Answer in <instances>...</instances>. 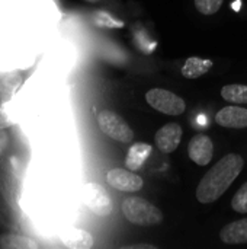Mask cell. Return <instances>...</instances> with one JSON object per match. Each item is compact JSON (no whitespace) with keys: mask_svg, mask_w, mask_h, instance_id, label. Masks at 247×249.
I'll return each mask as SVG.
<instances>
[{"mask_svg":"<svg viewBox=\"0 0 247 249\" xmlns=\"http://www.w3.org/2000/svg\"><path fill=\"white\" fill-rule=\"evenodd\" d=\"M245 159L237 153H230L220 159L201 179L197 188V198L202 204L217 201L240 175Z\"/></svg>","mask_w":247,"mask_h":249,"instance_id":"obj_1","label":"cell"},{"mask_svg":"<svg viewBox=\"0 0 247 249\" xmlns=\"http://www.w3.org/2000/svg\"><path fill=\"white\" fill-rule=\"evenodd\" d=\"M122 213L130 223L154 226L163 222V213L141 197H128L122 203Z\"/></svg>","mask_w":247,"mask_h":249,"instance_id":"obj_2","label":"cell"},{"mask_svg":"<svg viewBox=\"0 0 247 249\" xmlns=\"http://www.w3.org/2000/svg\"><path fill=\"white\" fill-rule=\"evenodd\" d=\"M98 125L100 131L119 143H131L134 139V131L127 124V121L114 111L103 109L98 114Z\"/></svg>","mask_w":247,"mask_h":249,"instance_id":"obj_3","label":"cell"},{"mask_svg":"<svg viewBox=\"0 0 247 249\" xmlns=\"http://www.w3.org/2000/svg\"><path fill=\"white\" fill-rule=\"evenodd\" d=\"M146 101L153 109H157L166 115H181L186 109V104L181 96L162 88L148 90L146 93Z\"/></svg>","mask_w":247,"mask_h":249,"instance_id":"obj_4","label":"cell"},{"mask_svg":"<svg viewBox=\"0 0 247 249\" xmlns=\"http://www.w3.org/2000/svg\"><path fill=\"white\" fill-rule=\"evenodd\" d=\"M82 196H83V203L95 214L105 217L112 213L114 209L112 200L103 185L98 182H87L82 190Z\"/></svg>","mask_w":247,"mask_h":249,"instance_id":"obj_5","label":"cell"},{"mask_svg":"<svg viewBox=\"0 0 247 249\" xmlns=\"http://www.w3.org/2000/svg\"><path fill=\"white\" fill-rule=\"evenodd\" d=\"M108 184L122 193H135L141 190L143 187V179L141 177L135 175L130 169H122V168H114L108 172L106 175Z\"/></svg>","mask_w":247,"mask_h":249,"instance_id":"obj_6","label":"cell"},{"mask_svg":"<svg viewBox=\"0 0 247 249\" xmlns=\"http://www.w3.org/2000/svg\"><path fill=\"white\" fill-rule=\"evenodd\" d=\"M188 155L192 162L199 166H205L211 162L214 155V144L207 134L198 133L195 134L188 146Z\"/></svg>","mask_w":247,"mask_h":249,"instance_id":"obj_7","label":"cell"},{"mask_svg":"<svg viewBox=\"0 0 247 249\" xmlns=\"http://www.w3.org/2000/svg\"><path fill=\"white\" fill-rule=\"evenodd\" d=\"M182 127L178 123H169L157 130L154 136L156 146L163 153H172L178 149L182 140Z\"/></svg>","mask_w":247,"mask_h":249,"instance_id":"obj_8","label":"cell"},{"mask_svg":"<svg viewBox=\"0 0 247 249\" xmlns=\"http://www.w3.org/2000/svg\"><path fill=\"white\" fill-rule=\"evenodd\" d=\"M215 121L218 125L226 128H246L247 127V109L242 107H226L220 109L215 115Z\"/></svg>","mask_w":247,"mask_h":249,"instance_id":"obj_9","label":"cell"},{"mask_svg":"<svg viewBox=\"0 0 247 249\" xmlns=\"http://www.w3.org/2000/svg\"><path fill=\"white\" fill-rule=\"evenodd\" d=\"M61 242L70 249H90L95 244L93 236L89 232L77 228L66 229L61 233Z\"/></svg>","mask_w":247,"mask_h":249,"instance_id":"obj_10","label":"cell"},{"mask_svg":"<svg viewBox=\"0 0 247 249\" xmlns=\"http://www.w3.org/2000/svg\"><path fill=\"white\" fill-rule=\"evenodd\" d=\"M220 238L224 244L229 245L247 244V217L224 226L220 233Z\"/></svg>","mask_w":247,"mask_h":249,"instance_id":"obj_11","label":"cell"},{"mask_svg":"<svg viewBox=\"0 0 247 249\" xmlns=\"http://www.w3.org/2000/svg\"><path fill=\"white\" fill-rule=\"evenodd\" d=\"M153 147L147 143H135L130 147L127 158H125V166L130 171H138L146 163L148 156L151 155Z\"/></svg>","mask_w":247,"mask_h":249,"instance_id":"obj_12","label":"cell"},{"mask_svg":"<svg viewBox=\"0 0 247 249\" xmlns=\"http://www.w3.org/2000/svg\"><path fill=\"white\" fill-rule=\"evenodd\" d=\"M23 79L19 73H10L0 82V105H6L12 101L15 93L22 86Z\"/></svg>","mask_w":247,"mask_h":249,"instance_id":"obj_13","label":"cell"},{"mask_svg":"<svg viewBox=\"0 0 247 249\" xmlns=\"http://www.w3.org/2000/svg\"><path fill=\"white\" fill-rule=\"evenodd\" d=\"M213 67L211 60H204L199 57H189L182 66V74L186 79H198L204 76Z\"/></svg>","mask_w":247,"mask_h":249,"instance_id":"obj_14","label":"cell"},{"mask_svg":"<svg viewBox=\"0 0 247 249\" xmlns=\"http://www.w3.org/2000/svg\"><path fill=\"white\" fill-rule=\"evenodd\" d=\"M38 245L22 235H0V249H36Z\"/></svg>","mask_w":247,"mask_h":249,"instance_id":"obj_15","label":"cell"},{"mask_svg":"<svg viewBox=\"0 0 247 249\" xmlns=\"http://www.w3.org/2000/svg\"><path fill=\"white\" fill-rule=\"evenodd\" d=\"M221 96L233 104H247V85H227L221 89Z\"/></svg>","mask_w":247,"mask_h":249,"instance_id":"obj_16","label":"cell"},{"mask_svg":"<svg viewBox=\"0 0 247 249\" xmlns=\"http://www.w3.org/2000/svg\"><path fill=\"white\" fill-rule=\"evenodd\" d=\"M92 20H93V23H95L98 28L116 29V28H122V26H124V22H122V20L115 19L112 15H109V13H106V12H102V10L95 12Z\"/></svg>","mask_w":247,"mask_h":249,"instance_id":"obj_17","label":"cell"},{"mask_svg":"<svg viewBox=\"0 0 247 249\" xmlns=\"http://www.w3.org/2000/svg\"><path fill=\"white\" fill-rule=\"evenodd\" d=\"M231 207H233L234 212H237V213H242V214H246L247 213V182L246 184H243V185L239 188V191L234 194Z\"/></svg>","mask_w":247,"mask_h":249,"instance_id":"obj_18","label":"cell"},{"mask_svg":"<svg viewBox=\"0 0 247 249\" xmlns=\"http://www.w3.org/2000/svg\"><path fill=\"white\" fill-rule=\"evenodd\" d=\"M223 0H195V7L202 15H214L220 10Z\"/></svg>","mask_w":247,"mask_h":249,"instance_id":"obj_19","label":"cell"},{"mask_svg":"<svg viewBox=\"0 0 247 249\" xmlns=\"http://www.w3.org/2000/svg\"><path fill=\"white\" fill-rule=\"evenodd\" d=\"M13 124H15V120L9 115V112L3 108V105H0V127L7 128Z\"/></svg>","mask_w":247,"mask_h":249,"instance_id":"obj_20","label":"cell"},{"mask_svg":"<svg viewBox=\"0 0 247 249\" xmlns=\"http://www.w3.org/2000/svg\"><path fill=\"white\" fill-rule=\"evenodd\" d=\"M7 144H9V137H7V134L4 133V128L0 127V150L3 152V150L7 147Z\"/></svg>","mask_w":247,"mask_h":249,"instance_id":"obj_21","label":"cell"},{"mask_svg":"<svg viewBox=\"0 0 247 249\" xmlns=\"http://www.w3.org/2000/svg\"><path fill=\"white\" fill-rule=\"evenodd\" d=\"M122 249H157V247L150 244H134V245H125Z\"/></svg>","mask_w":247,"mask_h":249,"instance_id":"obj_22","label":"cell"},{"mask_svg":"<svg viewBox=\"0 0 247 249\" xmlns=\"http://www.w3.org/2000/svg\"><path fill=\"white\" fill-rule=\"evenodd\" d=\"M90 1H96V0H90Z\"/></svg>","mask_w":247,"mask_h":249,"instance_id":"obj_23","label":"cell"},{"mask_svg":"<svg viewBox=\"0 0 247 249\" xmlns=\"http://www.w3.org/2000/svg\"><path fill=\"white\" fill-rule=\"evenodd\" d=\"M0 156H1V150H0Z\"/></svg>","mask_w":247,"mask_h":249,"instance_id":"obj_24","label":"cell"}]
</instances>
